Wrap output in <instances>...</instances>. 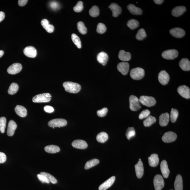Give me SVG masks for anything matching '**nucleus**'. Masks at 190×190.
I'll return each mask as SVG.
<instances>
[{
	"mask_svg": "<svg viewBox=\"0 0 190 190\" xmlns=\"http://www.w3.org/2000/svg\"><path fill=\"white\" fill-rule=\"evenodd\" d=\"M63 85L65 91L72 93L79 92L81 89L80 84L72 82H65L63 83Z\"/></svg>",
	"mask_w": 190,
	"mask_h": 190,
	"instance_id": "obj_1",
	"label": "nucleus"
},
{
	"mask_svg": "<svg viewBox=\"0 0 190 190\" xmlns=\"http://www.w3.org/2000/svg\"><path fill=\"white\" fill-rule=\"evenodd\" d=\"M52 96L49 93H44L36 95L32 99L35 103H48L51 99Z\"/></svg>",
	"mask_w": 190,
	"mask_h": 190,
	"instance_id": "obj_2",
	"label": "nucleus"
},
{
	"mask_svg": "<svg viewBox=\"0 0 190 190\" xmlns=\"http://www.w3.org/2000/svg\"><path fill=\"white\" fill-rule=\"evenodd\" d=\"M145 71L144 70L140 67H137L131 70L130 75L132 79L135 80H139L142 79L144 77Z\"/></svg>",
	"mask_w": 190,
	"mask_h": 190,
	"instance_id": "obj_3",
	"label": "nucleus"
},
{
	"mask_svg": "<svg viewBox=\"0 0 190 190\" xmlns=\"http://www.w3.org/2000/svg\"><path fill=\"white\" fill-rule=\"evenodd\" d=\"M139 102L142 105L147 107L154 106L156 103V101L153 97L141 96L139 99Z\"/></svg>",
	"mask_w": 190,
	"mask_h": 190,
	"instance_id": "obj_4",
	"label": "nucleus"
},
{
	"mask_svg": "<svg viewBox=\"0 0 190 190\" xmlns=\"http://www.w3.org/2000/svg\"><path fill=\"white\" fill-rule=\"evenodd\" d=\"M130 108L131 110L135 111L141 108L139 99L136 96L131 95L129 98Z\"/></svg>",
	"mask_w": 190,
	"mask_h": 190,
	"instance_id": "obj_5",
	"label": "nucleus"
},
{
	"mask_svg": "<svg viewBox=\"0 0 190 190\" xmlns=\"http://www.w3.org/2000/svg\"><path fill=\"white\" fill-rule=\"evenodd\" d=\"M154 187L155 190H161L164 187V182L161 175H156L154 179Z\"/></svg>",
	"mask_w": 190,
	"mask_h": 190,
	"instance_id": "obj_6",
	"label": "nucleus"
},
{
	"mask_svg": "<svg viewBox=\"0 0 190 190\" xmlns=\"http://www.w3.org/2000/svg\"><path fill=\"white\" fill-rule=\"evenodd\" d=\"M67 122L66 120L63 119H55L50 120L48 125L50 127L55 128L63 127L67 125Z\"/></svg>",
	"mask_w": 190,
	"mask_h": 190,
	"instance_id": "obj_7",
	"label": "nucleus"
},
{
	"mask_svg": "<svg viewBox=\"0 0 190 190\" xmlns=\"http://www.w3.org/2000/svg\"><path fill=\"white\" fill-rule=\"evenodd\" d=\"M178 52L175 49H170L163 52L162 56L164 59L167 60H173L178 55Z\"/></svg>",
	"mask_w": 190,
	"mask_h": 190,
	"instance_id": "obj_8",
	"label": "nucleus"
},
{
	"mask_svg": "<svg viewBox=\"0 0 190 190\" xmlns=\"http://www.w3.org/2000/svg\"><path fill=\"white\" fill-rule=\"evenodd\" d=\"M22 69V65L21 63H14L8 68L7 72L11 74L14 75L20 73Z\"/></svg>",
	"mask_w": 190,
	"mask_h": 190,
	"instance_id": "obj_9",
	"label": "nucleus"
},
{
	"mask_svg": "<svg viewBox=\"0 0 190 190\" xmlns=\"http://www.w3.org/2000/svg\"><path fill=\"white\" fill-rule=\"evenodd\" d=\"M177 92L183 98L188 99L190 98V90L189 87L185 85L179 86L177 89Z\"/></svg>",
	"mask_w": 190,
	"mask_h": 190,
	"instance_id": "obj_10",
	"label": "nucleus"
},
{
	"mask_svg": "<svg viewBox=\"0 0 190 190\" xmlns=\"http://www.w3.org/2000/svg\"><path fill=\"white\" fill-rule=\"evenodd\" d=\"M177 137V135L175 133L169 131L165 133L162 137V140L164 142L170 143L176 140Z\"/></svg>",
	"mask_w": 190,
	"mask_h": 190,
	"instance_id": "obj_11",
	"label": "nucleus"
},
{
	"mask_svg": "<svg viewBox=\"0 0 190 190\" xmlns=\"http://www.w3.org/2000/svg\"><path fill=\"white\" fill-rule=\"evenodd\" d=\"M158 79L160 84L165 85L168 83L170 77L168 74L165 71H162L160 72L158 74Z\"/></svg>",
	"mask_w": 190,
	"mask_h": 190,
	"instance_id": "obj_12",
	"label": "nucleus"
},
{
	"mask_svg": "<svg viewBox=\"0 0 190 190\" xmlns=\"http://www.w3.org/2000/svg\"><path fill=\"white\" fill-rule=\"evenodd\" d=\"M170 33L173 36L177 38H181L185 35V30L179 27H175L171 29Z\"/></svg>",
	"mask_w": 190,
	"mask_h": 190,
	"instance_id": "obj_13",
	"label": "nucleus"
},
{
	"mask_svg": "<svg viewBox=\"0 0 190 190\" xmlns=\"http://www.w3.org/2000/svg\"><path fill=\"white\" fill-rule=\"evenodd\" d=\"M24 54L29 58H34L37 55V50L33 46H28L24 48L23 50Z\"/></svg>",
	"mask_w": 190,
	"mask_h": 190,
	"instance_id": "obj_14",
	"label": "nucleus"
},
{
	"mask_svg": "<svg viewBox=\"0 0 190 190\" xmlns=\"http://www.w3.org/2000/svg\"><path fill=\"white\" fill-rule=\"evenodd\" d=\"M117 69L122 75H126L128 73L130 65L128 62H122L118 63Z\"/></svg>",
	"mask_w": 190,
	"mask_h": 190,
	"instance_id": "obj_15",
	"label": "nucleus"
},
{
	"mask_svg": "<svg viewBox=\"0 0 190 190\" xmlns=\"http://www.w3.org/2000/svg\"><path fill=\"white\" fill-rule=\"evenodd\" d=\"M71 145L73 147L78 149H85L88 147V144L86 141L80 139L73 141Z\"/></svg>",
	"mask_w": 190,
	"mask_h": 190,
	"instance_id": "obj_16",
	"label": "nucleus"
},
{
	"mask_svg": "<svg viewBox=\"0 0 190 190\" xmlns=\"http://www.w3.org/2000/svg\"><path fill=\"white\" fill-rule=\"evenodd\" d=\"M116 177L113 176L108 179L99 187V190H106L113 185L115 181Z\"/></svg>",
	"mask_w": 190,
	"mask_h": 190,
	"instance_id": "obj_17",
	"label": "nucleus"
},
{
	"mask_svg": "<svg viewBox=\"0 0 190 190\" xmlns=\"http://www.w3.org/2000/svg\"><path fill=\"white\" fill-rule=\"evenodd\" d=\"M135 168L137 177L139 179L141 178L144 174V167L141 159H139L138 163L135 165Z\"/></svg>",
	"mask_w": 190,
	"mask_h": 190,
	"instance_id": "obj_18",
	"label": "nucleus"
},
{
	"mask_svg": "<svg viewBox=\"0 0 190 190\" xmlns=\"http://www.w3.org/2000/svg\"><path fill=\"white\" fill-rule=\"evenodd\" d=\"M160 166L163 176L164 178H168L170 170L168 168L167 163L166 160H162Z\"/></svg>",
	"mask_w": 190,
	"mask_h": 190,
	"instance_id": "obj_19",
	"label": "nucleus"
},
{
	"mask_svg": "<svg viewBox=\"0 0 190 190\" xmlns=\"http://www.w3.org/2000/svg\"><path fill=\"white\" fill-rule=\"evenodd\" d=\"M109 7L112 12V15L114 17H116L121 14L122 8L117 4L112 3Z\"/></svg>",
	"mask_w": 190,
	"mask_h": 190,
	"instance_id": "obj_20",
	"label": "nucleus"
},
{
	"mask_svg": "<svg viewBox=\"0 0 190 190\" xmlns=\"http://www.w3.org/2000/svg\"><path fill=\"white\" fill-rule=\"evenodd\" d=\"M17 128V125L16 122L14 120H10L8 125L7 131L8 136H13Z\"/></svg>",
	"mask_w": 190,
	"mask_h": 190,
	"instance_id": "obj_21",
	"label": "nucleus"
},
{
	"mask_svg": "<svg viewBox=\"0 0 190 190\" xmlns=\"http://www.w3.org/2000/svg\"><path fill=\"white\" fill-rule=\"evenodd\" d=\"M109 56L106 53L101 52L99 53L97 56V60L98 62L103 65H106L108 60Z\"/></svg>",
	"mask_w": 190,
	"mask_h": 190,
	"instance_id": "obj_22",
	"label": "nucleus"
},
{
	"mask_svg": "<svg viewBox=\"0 0 190 190\" xmlns=\"http://www.w3.org/2000/svg\"><path fill=\"white\" fill-rule=\"evenodd\" d=\"M186 9L184 6H176L173 8L172 14L173 16L178 17L181 16L185 11Z\"/></svg>",
	"mask_w": 190,
	"mask_h": 190,
	"instance_id": "obj_23",
	"label": "nucleus"
},
{
	"mask_svg": "<svg viewBox=\"0 0 190 190\" xmlns=\"http://www.w3.org/2000/svg\"><path fill=\"white\" fill-rule=\"evenodd\" d=\"M14 110L17 115L21 117H25L27 116V110L22 106L17 105L15 108Z\"/></svg>",
	"mask_w": 190,
	"mask_h": 190,
	"instance_id": "obj_24",
	"label": "nucleus"
},
{
	"mask_svg": "<svg viewBox=\"0 0 190 190\" xmlns=\"http://www.w3.org/2000/svg\"><path fill=\"white\" fill-rule=\"evenodd\" d=\"M170 116L168 113H163L160 116L159 123L162 126H166L168 124L169 121Z\"/></svg>",
	"mask_w": 190,
	"mask_h": 190,
	"instance_id": "obj_25",
	"label": "nucleus"
},
{
	"mask_svg": "<svg viewBox=\"0 0 190 190\" xmlns=\"http://www.w3.org/2000/svg\"><path fill=\"white\" fill-rule=\"evenodd\" d=\"M179 66L182 70L185 71L190 70V62L188 59L183 58L179 61Z\"/></svg>",
	"mask_w": 190,
	"mask_h": 190,
	"instance_id": "obj_26",
	"label": "nucleus"
},
{
	"mask_svg": "<svg viewBox=\"0 0 190 190\" xmlns=\"http://www.w3.org/2000/svg\"><path fill=\"white\" fill-rule=\"evenodd\" d=\"M127 8L129 11L132 14L139 15L142 14V10L140 8L136 7L134 4H129Z\"/></svg>",
	"mask_w": 190,
	"mask_h": 190,
	"instance_id": "obj_27",
	"label": "nucleus"
},
{
	"mask_svg": "<svg viewBox=\"0 0 190 190\" xmlns=\"http://www.w3.org/2000/svg\"><path fill=\"white\" fill-rule=\"evenodd\" d=\"M41 24L44 29L48 33H52L54 31V27L52 25L49 24V22L46 19L42 20L41 22Z\"/></svg>",
	"mask_w": 190,
	"mask_h": 190,
	"instance_id": "obj_28",
	"label": "nucleus"
},
{
	"mask_svg": "<svg viewBox=\"0 0 190 190\" xmlns=\"http://www.w3.org/2000/svg\"><path fill=\"white\" fill-rule=\"evenodd\" d=\"M149 164L152 167L157 166L159 162V158L157 154H153L148 157Z\"/></svg>",
	"mask_w": 190,
	"mask_h": 190,
	"instance_id": "obj_29",
	"label": "nucleus"
},
{
	"mask_svg": "<svg viewBox=\"0 0 190 190\" xmlns=\"http://www.w3.org/2000/svg\"><path fill=\"white\" fill-rule=\"evenodd\" d=\"M175 190H183V181L180 175H177L174 182Z\"/></svg>",
	"mask_w": 190,
	"mask_h": 190,
	"instance_id": "obj_30",
	"label": "nucleus"
},
{
	"mask_svg": "<svg viewBox=\"0 0 190 190\" xmlns=\"http://www.w3.org/2000/svg\"><path fill=\"white\" fill-rule=\"evenodd\" d=\"M118 57L120 60L122 61H128L131 58V54L130 52H127L124 50L120 51Z\"/></svg>",
	"mask_w": 190,
	"mask_h": 190,
	"instance_id": "obj_31",
	"label": "nucleus"
},
{
	"mask_svg": "<svg viewBox=\"0 0 190 190\" xmlns=\"http://www.w3.org/2000/svg\"><path fill=\"white\" fill-rule=\"evenodd\" d=\"M44 150L47 153L50 154L58 153L60 151V147L58 146L53 145L46 146L44 147Z\"/></svg>",
	"mask_w": 190,
	"mask_h": 190,
	"instance_id": "obj_32",
	"label": "nucleus"
},
{
	"mask_svg": "<svg viewBox=\"0 0 190 190\" xmlns=\"http://www.w3.org/2000/svg\"><path fill=\"white\" fill-rule=\"evenodd\" d=\"M109 138L108 135L105 132H101L97 135V140L99 143H104Z\"/></svg>",
	"mask_w": 190,
	"mask_h": 190,
	"instance_id": "obj_33",
	"label": "nucleus"
},
{
	"mask_svg": "<svg viewBox=\"0 0 190 190\" xmlns=\"http://www.w3.org/2000/svg\"><path fill=\"white\" fill-rule=\"evenodd\" d=\"M99 163V160L98 159L95 158V159L90 160L86 163L85 166H84V169L86 170L88 169H89L96 166Z\"/></svg>",
	"mask_w": 190,
	"mask_h": 190,
	"instance_id": "obj_34",
	"label": "nucleus"
},
{
	"mask_svg": "<svg viewBox=\"0 0 190 190\" xmlns=\"http://www.w3.org/2000/svg\"><path fill=\"white\" fill-rule=\"evenodd\" d=\"M156 119L155 117L151 116H149L143 122V124L145 127L150 126L152 124L155 123L156 122Z\"/></svg>",
	"mask_w": 190,
	"mask_h": 190,
	"instance_id": "obj_35",
	"label": "nucleus"
},
{
	"mask_svg": "<svg viewBox=\"0 0 190 190\" xmlns=\"http://www.w3.org/2000/svg\"><path fill=\"white\" fill-rule=\"evenodd\" d=\"M19 89L18 84L16 83H12L10 85L8 90V93L14 95L17 92Z\"/></svg>",
	"mask_w": 190,
	"mask_h": 190,
	"instance_id": "obj_36",
	"label": "nucleus"
},
{
	"mask_svg": "<svg viewBox=\"0 0 190 190\" xmlns=\"http://www.w3.org/2000/svg\"><path fill=\"white\" fill-rule=\"evenodd\" d=\"M127 25L131 30H134L139 26V23L138 21L135 19H131L128 21Z\"/></svg>",
	"mask_w": 190,
	"mask_h": 190,
	"instance_id": "obj_37",
	"label": "nucleus"
},
{
	"mask_svg": "<svg viewBox=\"0 0 190 190\" xmlns=\"http://www.w3.org/2000/svg\"><path fill=\"white\" fill-rule=\"evenodd\" d=\"M136 39L138 41H142L147 37V34L146 33L145 30L141 29L139 30L136 35Z\"/></svg>",
	"mask_w": 190,
	"mask_h": 190,
	"instance_id": "obj_38",
	"label": "nucleus"
},
{
	"mask_svg": "<svg viewBox=\"0 0 190 190\" xmlns=\"http://www.w3.org/2000/svg\"><path fill=\"white\" fill-rule=\"evenodd\" d=\"M71 39L73 43L79 49L81 48V40L79 37L75 33L71 35Z\"/></svg>",
	"mask_w": 190,
	"mask_h": 190,
	"instance_id": "obj_39",
	"label": "nucleus"
},
{
	"mask_svg": "<svg viewBox=\"0 0 190 190\" xmlns=\"http://www.w3.org/2000/svg\"><path fill=\"white\" fill-rule=\"evenodd\" d=\"M77 27L78 31L82 34H85L87 32V29L83 22H78L77 24Z\"/></svg>",
	"mask_w": 190,
	"mask_h": 190,
	"instance_id": "obj_40",
	"label": "nucleus"
},
{
	"mask_svg": "<svg viewBox=\"0 0 190 190\" xmlns=\"http://www.w3.org/2000/svg\"><path fill=\"white\" fill-rule=\"evenodd\" d=\"M136 132L135 128L133 127L128 128L126 132V136L128 140L135 136Z\"/></svg>",
	"mask_w": 190,
	"mask_h": 190,
	"instance_id": "obj_41",
	"label": "nucleus"
},
{
	"mask_svg": "<svg viewBox=\"0 0 190 190\" xmlns=\"http://www.w3.org/2000/svg\"><path fill=\"white\" fill-rule=\"evenodd\" d=\"M89 14L91 16L93 17L98 16L99 14V9L98 6H93L89 11Z\"/></svg>",
	"mask_w": 190,
	"mask_h": 190,
	"instance_id": "obj_42",
	"label": "nucleus"
},
{
	"mask_svg": "<svg viewBox=\"0 0 190 190\" xmlns=\"http://www.w3.org/2000/svg\"><path fill=\"white\" fill-rule=\"evenodd\" d=\"M179 115L178 111L176 109L172 108L170 113V120L172 122L176 121Z\"/></svg>",
	"mask_w": 190,
	"mask_h": 190,
	"instance_id": "obj_43",
	"label": "nucleus"
},
{
	"mask_svg": "<svg viewBox=\"0 0 190 190\" xmlns=\"http://www.w3.org/2000/svg\"><path fill=\"white\" fill-rule=\"evenodd\" d=\"M40 174L44 175L48 179L50 182H51L52 184H56L58 182V181H57L56 178L54 176H52V175L49 174V173L42 172L40 173Z\"/></svg>",
	"mask_w": 190,
	"mask_h": 190,
	"instance_id": "obj_44",
	"label": "nucleus"
},
{
	"mask_svg": "<svg viewBox=\"0 0 190 190\" xmlns=\"http://www.w3.org/2000/svg\"><path fill=\"white\" fill-rule=\"evenodd\" d=\"M6 124V118L3 117L0 118V131L2 134L5 132Z\"/></svg>",
	"mask_w": 190,
	"mask_h": 190,
	"instance_id": "obj_45",
	"label": "nucleus"
},
{
	"mask_svg": "<svg viewBox=\"0 0 190 190\" xmlns=\"http://www.w3.org/2000/svg\"><path fill=\"white\" fill-rule=\"evenodd\" d=\"M106 27L104 24L102 23H99L97 25V31L98 33L103 34L106 30Z\"/></svg>",
	"mask_w": 190,
	"mask_h": 190,
	"instance_id": "obj_46",
	"label": "nucleus"
},
{
	"mask_svg": "<svg viewBox=\"0 0 190 190\" xmlns=\"http://www.w3.org/2000/svg\"><path fill=\"white\" fill-rule=\"evenodd\" d=\"M83 2L80 1L78 2L77 5L73 8L74 11L76 12H81L83 9L84 6Z\"/></svg>",
	"mask_w": 190,
	"mask_h": 190,
	"instance_id": "obj_47",
	"label": "nucleus"
},
{
	"mask_svg": "<svg viewBox=\"0 0 190 190\" xmlns=\"http://www.w3.org/2000/svg\"><path fill=\"white\" fill-rule=\"evenodd\" d=\"M150 111L148 109H145L141 112L139 114V119H142L144 118H146L149 116Z\"/></svg>",
	"mask_w": 190,
	"mask_h": 190,
	"instance_id": "obj_48",
	"label": "nucleus"
},
{
	"mask_svg": "<svg viewBox=\"0 0 190 190\" xmlns=\"http://www.w3.org/2000/svg\"><path fill=\"white\" fill-rule=\"evenodd\" d=\"M108 109L107 108H103V109L97 111V115L99 117H104L106 115Z\"/></svg>",
	"mask_w": 190,
	"mask_h": 190,
	"instance_id": "obj_49",
	"label": "nucleus"
},
{
	"mask_svg": "<svg viewBox=\"0 0 190 190\" xmlns=\"http://www.w3.org/2000/svg\"><path fill=\"white\" fill-rule=\"evenodd\" d=\"M37 176L38 179H39L40 181H41L42 183H49L50 182L48 180V179L46 177L44 176L43 175L41 174H38L37 175Z\"/></svg>",
	"mask_w": 190,
	"mask_h": 190,
	"instance_id": "obj_50",
	"label": "nucleus"
},
{
	"mask_svg": "<svg viewBox=\"0 0 190 190\" xmlns=\"http://www.w3.org/2000/svg\"><path fill=\"white\" fill-rule=\"evenodd\" d=\"M49 5L51 8H52L54 10L58 9L60 7V6H59V4L58 2H56L53 1L51 2Z\"/></svg>",
	"mask_w": 190,
	"mask_h": 190,
	"instance_id": "obj_51",
	"label": "nucleus"
},
{
	"mask_svg": "<svg viewBox=\"0 0 190 190\" xmlns=\"http://www.w3.org/2000/svg\"><path fill=\"white\" fill-rule=\"evenodd\" d=\"M44 109L46 112L51 113L54 111V108L50 106L46 105L44 107Z\"/></svg>",
	"mask_w": 190,
	"mask_h": 190,
	"instance_id": "obj_52",
	"label": "nucleus"
},
{
	"mask_svg": "<svg viewBox=\"0 0 190 190\" xmlns=\"http://www.w3.org/2000/svg\"><path fill=\"white\" fill-rule=\"evenodd\" d=\"M6 156L5 154L2 152H0V163H3L6 161Z\"/></svg>",
	"mask_w": 190,
	"mask_h": 190,
	"instance_id": "obj_53",
	"label": "nucleus"
},
{
	"mask_svg": "<svg viewBox=\"0 0 190 190\" xmlns=\"http://www.w3.org/2000/svg\"><path fill=\"white\" fill-rule=\"evenodd\" d=\"M28 1L27 0H19L18 3L19 6H23L26 5Z\"/></svg>",
	"mask_w": 190,
	"mask_h": 190,
	"instance_id": "obj_54",
	"label": "nucleus"
},
{
	"mask_svg": "<svg viewBox=\"0 0 190 190\" xmlns=\"http://www.w3.org/2000/svg\"><path fill=\"white\" fill-rule=\"evenodd\" d=\"M5 17V14L2 11L0 12V22L4 20Z\"/></svg>",
	"mask_w": 190,
	"mask_h": 190,
	"instance_id": "obj_55",
	"label": "nucleus"
},
{
	"mask_svg": "<svg viewBox=\"0 0 190 190\" xmlns=\"http://www.w3.org/2000/svg\"><path fill=\"white\" fill-rule=\"evenodd\" d=\"M154 1L156 4H161L163 3L164 1L163 0H154Z\"/></svg>",
	"mask_w": 190,
	"mask_h": 190,
	"instance_id": "obj_56",
	"label": "nucleus"
},
{
	"mask_svg": "<svg viewBox=\"0 0 190 190\" xmlns=\"http://www.w3.org/2000/svg\"><path fill=\"white\" fill-rule=\"evenodd\" d=\"M4 54V52L3 50H0V58Z\"/></svg>",
	"mask_w": 190,
	"mask_h": 190,
	"instance_id": "obj_57",
	"label": "nucleus"
},
{
	"mask_svg": "<svg viewBox=\"0 0 190 190\" xmlns=\"http://www.w3.org/2000/svg\"></svg>",
	"mask_w": 190,
	"mask_h": 190,
	"instance_id": "obj_58",
	"label": "nucleus"
}]
</instances>
